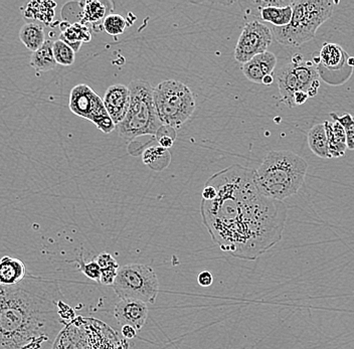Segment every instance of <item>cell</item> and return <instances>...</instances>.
I'll return each mask as SVG.
<instances>
[{
    "label": "cell",
    "instance_id": "20",
    "mask_svg": "<svg viewBox=\"0 0 354 349\" xmlns=\"http://www.w3.org/2000/svg\"><path fill=\"white\" fill-rule=\"evenodd\" d=\"M53 45H54V41L52 39H46L41 48H39L37 52L32 53V57H30V66L37 73L48 72L57 67V62H55L54 54H53Z\"/></svg>",
    "mask_w": 354,
    "mask_h": 349
},
{
    "label": "cell",
    "instance_id": "28",
    "mask_svg": "<svg viewBox=\"0 0 354 349\" xmlns=\"http://www.w3.org/2000/svg\"><path fill=\"white\" fill-rule=\"evenodd\" d=\"M330 117L333 121H337L339 124H342L343 129L345 131V136H346V147L347 149L354 150V117L353 115L346 113L342 116H338L334 112H331Z\"/></svg>",
    "mask_w": 354,
    "mask_h": 349
},
{
    "label": "cell",
    "instance_id": "36",
    "mask_svg": "<svg viewBox=\"0 0 354 349\" xmlns=\"http://www.w3.org/2000/svg\"><path fill=\"white\" fill-rule=\"evenodd\" d=\"M274 82V77L272 76V75H268V76L264 77V79H263L262 84H264V85H272Z\"/></svg>",
    "mask_w": 354,
    "mask_h": 349
},
{
    "label": "cell",
    "instance_id": "2",
    "mask_svg": "<svg viewBox=\"0 0 354 349\" xmlns=\"http://www.w3.org/2000/svg\"><path fill=\"white\" fill-rule=\"evenodd\" d=\"M74 317L55 280L28 275L0 286V349H54Z\"/></svg>",
    "mask_w": 354,
    "mask_h": 349
},
{
    "label": "cell",
    "instance_id": "30",
    "mask_svg": "<svg viewBox=\"0 0 354 349\" xmlns=\"http://www.w3.org/2000/svg\"><path fill=\"white\" fill-rule=\"evenodd\" d=\"M81 270L86 276H87L88 279L100 282V278H101V269H100L99 265L97 264L95 261L88 263V264L82 263Z\"/></svg>",
    "mask_w": 354,
    "mask_h": 349
},
{
    "label": "cell",
    "instance_id": "25",
    "mask_svg": "<svg viewBox=\"0 0 354 349\" xmlns=\"http://www.w3.org/2000/svg\"><path fill=\"white\" fill-rule=\"evenodd\" d=\"M293 68L300 83L301 91L303 92L307 93L312 84L320 78L317 68L314 65L313 62L303 61L301 63L293 64Z\"/></svg>",
    "mask_w": 354,
    "mask_h": 349
},
{
    "label": "cell",
    "instance_id": "17",
    "mask_svg": "<svg viewBox=\"0 0 354 349\" xmlns=\"http://www.w3.org/2000/svg\"><path fill=\"white\" fill-rule=\"evenodd\" d=\"M325 131H326L327 144H328L329 155L331 158H339L345 155L346 151V136L342 124L334 121H324Z\"/></svg>",
    "mask_w": 354,
    "mask_h": 349
},
{
    "label": "cell",
    "instance_id": "13",
    "mask_svg": "<svg viewBox=\"0 0 354 349\" xmlns=\"http://www.w3.org/2000/svg\"><path fill=\"white\" fill-rule=\"evenodd\" d=\"M277 57L273 53L265 52L257 55L243 65V73L245 78L253 83L262 84L263 79L268 75H272L276 68Z\"/></svg>",
    "mask_w": 354,
    "mask_h": 349
},
{
    "label": "cell",
    "instance_id": "7",
    "mask_svg": "<svg viewBox=\"0 0 354 349\" xmlns=\"http://www.w3.org/2000/svg\"><path fill=\"white\" fill-rule=\"evenodd\" d=\"M113 288L121 300L133 299L154 304L159 293V281L151 267L129 264L118 269Z\"/></svg>",
    "mask_w": 354,
    "mask_h": 349
},
{
    "label": "cell",
    "instance_id": "9",
    "mask_svg": "<svg viewBox=\"0 0 354 349\" xmlns=\"http://www.w3.org/2000/svg\"><path fill=\"white\" fill-rule=\"evenodd\" d=\"M273 39V32L267 24L259 21H249L239 37L234 59L243 65L257 55L267 52Z\"/></svg>",
    "mask_w": 354,
    "mask_h": 349
},
{
    "label": "cell",
    "instance_id": "18",
    "mask_svg": "<svg viewBox=\"0 0 354 349\" xmlns=\"http://www.w3.org/2000/svg\"><path fill=\"white\" fill-rule=\"evenodd\" d=\"M92 39L90 28L80 23H68L65 28H62L59 39L77 53L81 48L82 44L88 43Z\"/></svg>",
    "mask_w": 354,
    "mask_h": 349
},
{
    "label": "cell",
    "instance_id": "34",
    "mask_svg": "<svg viewBox=\"0 0 354 349\" xmlns=\"http://www.w3.org/2000/svg\"><path fill=\"white\" fill-rule=\"evenodd\" d=\"M308 95H307L306 92H303V91H298L294 94L293 97V103L295 107L297 106L303 105V104L306 103V101L308 100Z\"/></svg>",
    "mask_w": 354,
    "mask_h": 349
},
{
    "label": "cell",
    "instance_id": "16",
    "mask_svg": "<svg viewBox=\"0 0 354 349\" xmlns=\"http://www.w3.org/2000/svg\"><path fill=\"white\" fill-rule=\"evenodd\" d=\"M26 276V266L21 260L8 256L0 259V286L19 284Z\"/></svg>",
    "mask_w": 354,
    "mask_h": 349
},
{
    "label": "cell",
    "instance_id": "5",
    "mask_svg": "<svg viewBox=\"0 0 354 349\" xmlns=\"http://www.w3.org/2000/svg\"><path fill=\"white\" fill-rule=\"evenodd\" d=\"M128 88L129 108L123 120L115 126V129L121 138L127 141H133L140 136H155L162 124L155 110L153 88L144 79L132 81Z\"/></svg>",
    "mask_w": 354,
    "mask_h": 349
},
{
    "label": "cell",
    "instance_id": "11",
    "mask_svg": "<svg viewBox=\"0 0 354 349\" xmlns=\"http://www.w3.org/2000/svg\"><path fill=\"white\" fill-rule=\"evenodd\" d=\"M114 315L121 326H130L138 331L145 326L147 320V304L138 300H121L115 306Z\"/></svg>",
    "mask_w": 354,
    "mask_h": 349
},
{
    "label": "cell",
    "instance_id": "22",
    "mask_svg": "<svg viewBox=\"0 0 354 349\" xmlns=\"http://www.w3.org/2000/svg\"><path fill=\"white\" fill-rule=\"evenodd\" d=\"M307 140H308L310 150L316 156L323 159H331L328 152V144H327L326 131L323 123L314 125L309 130Z\"/></svg>",
    "mask_w": 354,
    "mask_h": 349
},
{
    "label": "cell",
    "instance_id": "23",
    "mask_svg": "<svg viewBox=\"0 0 354 349\" xmlns=\"http://www.w3.org/2000/svg\"><path fill=\"white\" fill-rule=\"evenodd\" d=\"M144 164L150 169L161 171L169 165L171 154L168 149L161 147H150L146 148L142 153Z\"/></svg>",
    "mask_w": 354,
    "mask_h": 349
},
{
    "label": "cell",
    "instance_id": "31",
    "mask_svg": "<svg viewBox=\"0 0 354 349\" xmlns=\"http://www.w3.org/2000/svg\"><path fill=\"white\" fill-rule=\"evenodd\" d=\"M95 262L99 265L101 270H105V269L111 268H119V265L118 263H117V261L108 253L100 254L98 257L96 258V260H95Z\"/></svg>",
    "mask_w": 354,
    "mask_h": 349
},
{
    "label": "cell",
    "instance_id": "15",
    "mask_svg": "<svg viewBox=\"0 0 354 349\" xmlns=\"http://www.w3.org/2000/svg\"><path fill=\"white\" fill-rule=\"evenodd\" d=\"M318 57H319V64L316 67L322 70L326 68L329 72H336V70H342L345 67H349L347 65L348 55L342 46L336 44H324Z\"/></svg>",
    "mask_w": 354,
    "mask_h": 349
},
{
    "label": "cell",
    "instance_id": "1",
    "mask_svg": "<svg viewBox=\"0 0 354 349\" xmlns=\"http://www.w3.org/2000/svg\"><path fill=\"white\" fill-rule=\"evenodd\" d=\"M207 182L216 189V196L201 200V216L221 251L236 259L254 261L282 240L286 205L261 194L254 169L232 164Z\"/></svg>",
    "mask_w": 354,
    "mask_h": 349
},
{
    "label": "cell",
    "instance_id": "21",
    "mask_svg": "<svg viewBox=\"0 0 354 349\" xmlns=\"http://www.w3.org/2000/svg\"><path fill=\"white\" fill-rule=\"evenodd\" d=\"M57 4L52 1H32L24 8V17L41 23H50L54 19L55 8Z\"/></svg>",
    "mask_w": 354,
    "mask_h": 349
},
{
    "label": "cell",
    "instance_id": "3",
    "mask_svg": "<svg viewBox=\"0 0 354 349\" xmlns=\"http://www.w3.org/2000/svg\"><path fill=\"white\" fill-rule=\"evenodd\" d=\"M308 163L289 150L271 151L254 170V182L263 196L283 202L304 185Z\"/></svg>",
    "mask_w": 354,
    "mask_h": 349
},
{
    "label": "cell",
    "instance_id": "27",
    "mask_svg": "<svg viewBox=\"0 0 354 349\" xmlns=\"http://www.w3.org/2000/svg\"><path fill=\"white\" fill-rule=\"evenodd\" d=\"M127 26V21L120 15H108L102 23V28L112 37L123 34Z\"/></svg>",
    "mask_w": 354,
    "mask_h": 349
},
{
    "label": "cell",
    "instance_id": "14",
    "mask_svg": "<svg viewBox=\"0 0 354 349\" xmlns=\"http://www.w3.org/2000/svg\"><path fill=\"white\" fill-rule=\"evenodd\" d=\"M277 83H278L279 92H280L281 101L289 108H294L293 97L298 91H301L295 72H294L293 64L289 63L283 66L276 75Z\"/></svg>",
    "mask_w": 354,
    "mask_h": 349
},
{
    "label": "cell",
    "instance_id": "10",
    "mask_svg": "<svg viewBox=\"0 0 354 349\" xmlns=\"http://www.w3.org/2000/svg\"><path fill=\"white\" fill-rule=\"evenodd\" d=\"M103 103L111 120L115 126L118 125L127 114L129 108V88L122 84L110 86L104 95Z\"/></svg>",
    "mask_w": 354,
    "mask_h": 349
},
{
    "label": "cell",
    "instance_id": "35",
    "mask_svg": "<svg viewBox=\"0 0 354 349\" xmlns=\"http://www.w3.org/2000/svg\"><path fill=\"white\" fill-rule=\"evenodd\" d=\"M122 335L127 339H133L137 334V330L130 326H122Z\"/></svg>",
    "mask_w": 354,
    "mask_h": 349
},
{
    "label": "cell",
    "instance_id": "12",
    "mask_svg": "<svg viewBox=\"0 0 354 349\" xmlns=\"http://www.w3.org/2000/svg\"><path fill=\"white\" fill-rule=\"evenodd\" d=\"M258 10L260 19L265 23H271L275 28H283L290 23L293 15L292 1L275 0V1H259Z\"/></svg>",
    "mask_w": 354,
    "mask_h": 349
},
{
    "label": "cell",
    "instance_id": "24",
    "mask_svg": "<svg viewBox=\"0 0 354 349\" xmlns=\"http://www.w3.org/2000/svg\"><path fill=\"white\" fill-rule=\"evenodd\" d=\"M107 17V8L105 3L99 0H91L84 3L83 10L81 12L77 23L87 26L88 24H97L103 23L105 17Z\"/></svg>",
    "mask_w": 354,
    "mask_h": 349
},
{
    "label": "cell",
    "instance_id": "4",
    "mask_svg": "<svg viewBox=\"0 0 354 349\" xmlns=\"http://www.w3.org/2000/svg\"><path fill=\"white\" fill-rule=\"evenodd\" d=\"M291 21L283 28H271L274 39L281 45L300 46L315 37L318 28L332 17L334 2L328 0L292 1Z\"/></svg>",
    "mask_w": 354,
    "mask_h": 349
},
{
    "label": "cell",
    "instance_id": "32",
    "mask_svg": "<svg viewBox=\"0 0 354 349\" xmlns=\"http://www.w3.org/2000/svg\"><path fill=\"white\" fill-rule=\"evenodd\" d=\"M198 282L201 287L212 286V283H214V277H212V274L209 271L201 272V273H199Z\"/></svg>",
    "mask_w": 354,
    "mask_h": 349
},
{
    "label": "cell",
    "instance_id": "19",
    "mask_svg": "<svg viewBox=\"0 0 354 349\" xmlns=\"http://www.w3.org/2000/svg\"><path fill=\"white\" fill-rule=\"evenodd\" d=\"M19 39L30 52H37L46 41V32L43 24L28 23L19 30Z\"/></svg>",
    "mask_w": 354,
    "mask_h": 349
},
{
    "label": "cell",
    "instance_id": "33",
    "mask_svg": "<svg viewBox=\"0 0 354 349\" xmlns=\"http://www.w3.org/2000/svg\"><path fill=\"white\" fill-rule=\"evenodd\" d=\"M203 200H212L214 198H216V189L212 187L209 183L205 182V187L203 189Z\"/></svg>",
    "mask_w": 354,
    "mask_h": 349
},
{
    "label": "cell",
    "instance_id": "37",
    "mask_svg": "<svg viewBox=\"0 0 354 349\" xmlns=\"http://www.w3.org/2000/svg\"><path fill=\"white\" fill-rule=\"evenodd\" d=\"M347 65L349 66L351 68L354 67V57H349L348 59H347Z\"/></svg>",
    "mask_w": 354,
    "mask_h": 349
},
{
    "label": "cell",
    "instance_id": "8",
    "mask_svg": "<svg viewBox=\"0 0 354 349\" xmlns=\"http://www.w3.org/2000/svg\"><path fill=\"white\" fill-rule=\"evenodd\" d=\"M68 107L77 116L87 119L96 125L103 133L109 134L114 131L115 124L106 111L103 99L88 85L80 84L73 88Z\"/></svg>",
    "mask_w": 354,
    "mask_h": 349
},
{
    "label": "cell",
    "instance_id": "26",
    "mask_svg": "<svg viewBox=\"0 0 354 349\" xmlns=\"http://www.w3.org/2000/svg\"><path fill=\"white\" fill-rule=\"evenodd\" d=\"M53 54L57 64L62 66H72L76 59V53L71 46L62 41L61 39L54 41Z\"/></svg>",
    "mask_w": 354,
    "mask_h": 349
},
{
    "label": "cell",
    "instance_id": "6",
    "mask_svg": "<svg viewBox=\"0 0 354 349\" xmlns=\"http://www.w3.org/2000/svg\"><path fill=\"white\" fill-rule=\"evenodd\" d=\"M153 100L161 124L177 129L196 110V97L183 82L166 79L153 88Z\"/></svg>",
    "mask_w": 354,
    "mask_h": 349
},
{
    "label": "cell",
    "instance_id": "29",
    "mask_svg": "<svg viewBox=\"0 0 354 349\" xmlns=\"http://www.w3.org/2000/svg\"><path fill=\"white\" fill-rule=\"evenodd\" d=\"M155 137L161 147L168 149V148L174 147V141L176 139V129L170 126L162 125L155 134Z\"/></svg>",
    "mask_w": 354,
    "mask_h": 349
}]
</instances>
